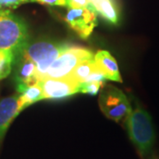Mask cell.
<instances>
[{"label":"cell","instance_id":"2e32d148","mask_svg":"<svg viewBox=\"0 0 159 159\" xmlns=\"http://www.w3.org/2000/svg\"><path fill=\"white\" fill-rule=\"evenodd\" d=\"M30 2H34V0H0V9H15Z\"/></svg>","mask_w":159,"mask_h":159},{"label":"cell","instance_id":"4fadbf2b","mask_svg":"<svg viewBox=\"0 0 159 159\" xmlns=\"http://www.w3.org/2000/svg\"><path fill=\"white\" fill-rule=\"evenodd\" d=\"M97 69L98 68L95 64L94 58L87 59V60H84V61L80 63L72 72V74H70L68 78L80 84V83L84 82L91 74L95 71H97Z\"/></svg>","mask_w":159,"mask_h":159},{"label":"cell","instance_id":"e0dca14e","mask_svg":"<svg viewBox=\"0 0 159 159\" xmlns=\"http://www.w3.org/2000/svg\"><path fill=\"white\" fill-rule=\"evenodd\" d=\"M67 6L70 8H80L89 6V0H66Z\"/></svg>","mask_w":159,"mask_h":159},{"label":"cell","instance_id":"8fae6325","mask_svg":"<svg viewBox=\"0 0 159 159\" xmlns=\"http://www.w3.org/2000/svg\"><path fill=\"white\" fill-rule=\"evenodd\" d=\"M89 6L104 20L111 24H118L120 18L116 0H89Z\"/></svg>","mask_w":159,"mask_h":159},{"label":"cell","instance_id":"7c38bea8","mask_svg":"<svg viewBox=\"0 0 159 159\" xmlns=\"http://www.w3.org/2000/svg\"><path fill=\"white\" fill-rule=\"evenodd\" d=\"M17 91L20 97L21 109L29 107L34 102L44 99L39 82L34 84H17Z\"/></svg>","mask_w":159,"mask_h":159},{"label":"cell","instance_id":"8992f818","mask_svg":"<svg viewBox=\"0 0 159 159\" xmlns=\"http://www.w3.org/2000/svg\"><path fill=\"white\" fill-rule=\"evenodd\" d=\"M66 22L82 39H87L97 26V12L91 7L70 8L66 15Z\"/></svg>","mask_w":159,"mask_h":159},{"label":"cell","instance_id":"ba28073f","mask_svg":"<svg viewBox=\"0 0 159 159\" xmlns=\"http://www.w3.org/2000/svg\"><path fill=\"white\" fill-rule=\"evenodd\" d=\"M14 80L17 84H34L39 79L36 75V66L22 51L14 56Z\"/></svg>","mask_w":159,"mask_h":159},{"label":"cell","instance_id":"52a82bcc","mask_svg":"<svg viewBox=\"0 0 159 159\" xmlns=\"http://www.w3.org/2000/svg\"><path fill=\"white\" fill-rule=\"evenodd\" d=\"M39 84L44 99H61L79 92V84L70 78H43Z\"/></svg>","mask_w":159,"mask_h":159},{"label":"cell","instance_id":"277c9868","mask_svg":"<svg viewBox=\"0 0 159 159\" xmlns=\"http://www.w3.org/2000/svg\"><path fill=\"white\" fill-rule=\"evenodd\" d=\"M99 106L108 119L116 122L125 120L132 111L127 97L119 89L114 86H105L99 96Z\"/></svg>","mask_w":159,"mask_h":159},{"label":"cell","instance_id":"30bf717a","mask_svg":"<svg viewBox=\"0 0 159 159\" xmlns=\"http://www.w3.org/2000/svg\"><path fill=\"white\" fill-rule=\"evenodd\" d=\"M94 61L98 70L104 75L106 80L122 82L118 64L110 52L106 51H98L94 55Z\"/></svg>","mask_w":159,"mask_h":159},{"label":"cell","instance_id":"9c48e42d","mask_svg":"<svg viewBox=\"0 0 159 159\" xmlns=\"http://www.w3.org/2000/svg\"><path fill=\"white\" fill-rule=\"evenodd\" d=\"M22 111L19 95H14L0 101V142L13 119Z\"/></svg>","mask_w":159,"mask_h":159},{"label":"cell","instance_id":"5bb4252c","mask_svg":"<svg viewBox=\"0 0 159 159\" xmlns=\"http://www.w3.org/2000/svg\"><path fill=\"white\" fill-rule=\"evenodd\" d=\"M14 61V54L11 51L0 50V80L7 77L11 73Z\"/></svg>","mask_w":159,"mask_h":159},{"label":"cell","instance_id":"7a4b0ae2","mask_svg":"<svg viewBox=\"0 0 159 159\" xmlns=\"http://www.w3.org/2000/svg\"><path fill=\"white\" fill-rule=\"evenodd\" d=\"M28 25L22 18L8 9H0V50L14 56L29 43Z\"/></svg>","mask_w":159,"mask_h":159},{"label":"cell","instance_id":"ac0fdd59","mask_svg":"<svg viewBox=\"0 0 159 159\" xmlns=\"http://www.w3.org/2000/svg\"><path fill=\"white\" fill-rule=\"evenodd\" d=\"M41 4H44L48 6H66V0H34Z\"/></svg>","mask_w":159,"mask_h":159},{"label":"cell","instance_id":"9a60e30c","mask_svg":"<svg viewBox=\"0 0 159 159\" xmlns=\"http://www.w3.org/2000/svg\"><path fill=\"white\" fill-rule=\"evenodd\" d=\"M102 86H103V82H97V81L82 82L79 84V92L84 94L96 95L99 89L102 88Z\"/></svg>","mask_w":159,"mask_h":159},{"label":"cell","instance_id":"3957f363","mask_svg":"<svg viewBox=\"0 0 159 159\" xmlns=\"http://www.w3.org/2000/svg\"><path fill=\"white\" fill-rule=\"evenodd\" d=\"M69 45L66 43L40 41L33 43H28L20 51L34 61L36 66V75L40 80L45 78L47 71L52 62Z\"/></svg>","mask_w":159,"mask_h":159},{"label":"cell","instance_id":"6da1fadb","mask_svg":"<svg viewBox=\"0 0 159 159\" xmlns=\"http://www.w3.org/2000/svg\"><path fill=\"white\" fill-rule=\"evenodd\" d=\"M125 125L131 142L140 156L144 158L152 151L156 141V133L150 115L144 109L137 106L125 119Z\"/></svg>","mask_w":159,"mask_h":159},{"label":"cell","instance_id":"5b68a950","mask_svg":"<svg viewBox=\"0 0 159 159\" xmlns=\"http://www.w3.org/2000/svg\"><path fill=\"white\" fill-rule=\"evenodd\" d=\"M94 58L93 52L81 47H67L52 62L45 78H68L80 63Z\"/></svg>","mask_w":159,"mask_h":159}]
</instances>
